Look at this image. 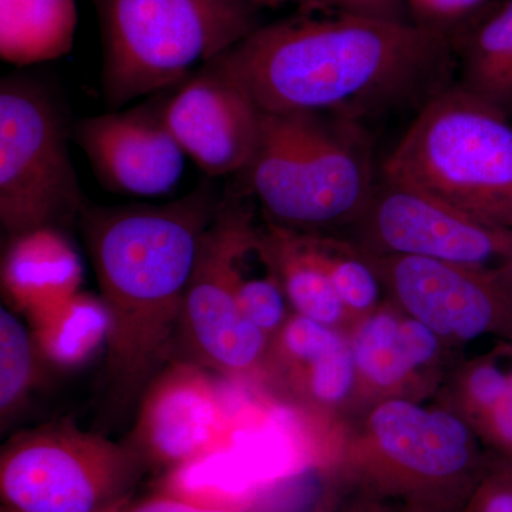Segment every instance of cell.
Wrapping results in <instances>:
<instances>
[{
  "mask_svg": "<svg viewBox=\"0 0 512 512\" xmlns=\"http://www.w3.org/2000/svg\"><path fill=\"white\" fill-rule=\"evenodd\" d=\"M163 109L138 106L77 124L74 138L107 190L160 197L180 183L185 153L165 124Z\"/></svg>",
  "mask_w": 512,
  "mask_h": 512,
  "instance_id": "13",
  "label": "cell"
},
{
  "mask_svg": "<svg viewBox=\"0 0 512 512\" xmlns=\"http://www.w3.org/2000/svg\"><path fill=\"white\" fill-rule=\"evenodd\" d=\"M103 94L119 109L180 82L262 25L249 0H96Z\"/></svg>",
  "mask_w": 512,
  "mask_h": 512,
  "instance_id": "5",
  "label": "cell"
},
{
  "mask_svg": "<svg viewBox=\"0 0 512 512\" xmlns=\"http://www.w3.org/2000/svg\"><path fill=\"white\" fill-rule=\"evenodd\" d=\"M340 507V497L336 488H328L322 497L316 501L311 510L306 512H338Z\"/></svg>",
  "mask_w": 512,
  "mask_h": 512,
  "instance_id": "32",
  "label": "cell"
},
{
  "mask_svg": "<svg viewBox=\"0 0 512 512\" xmlns=\"http://www.w3.org/2000/svg\"><path fill=\"white\" fill-rule=\"evenodd\" d=\"M247 254L239 262L238 303L245 316L272 340L293 312L274 268L264 259L265 271L261 275H248L244 268Z\"/></svg>",
  "mask_w": 512,
  "mask_h": 512,
  "instance_id": "25",
  "label": "cell"
},
{
  "mask_svg": "<svg viewBox=\"0 0 512 512\" xmlns=\"http://www.w3.org/2000/svg\"><path fill=\"white\" fill-rule=\"evenodd\" d=\"M357 222L372 254L412 255L512 284V229L380 180Z\"/></svg>",
  "mask_w": 512,
  "mask_h": 512,
  "instance_id": "9",
  "label": "cell"
},
{
  "mask_svg": "<svg viewBox=\"0 0 512 512\" xmlns=\"http://www.w3.org/2000/svg\"><path fill=\"white\" fill-rule=\"evenodd\" d=\"M214 62L265 113L355 121L448 86L456 40L410 20L329 12L261 25Z\"/></svg>",
  "mask_w": 512,
  "mask_h": 512,
  "instance_id": "1",
  "label": "cell"
},
{
  "mask_svg": "<svg viewBox=\"0 0 512 512\" xmlns=\"http://www.w3.org/2000/svg\"><path fill=\"white\" fill-rule=\"evenodd\" d=\"M478 434L456 410L409 397L373 403L340 451L339 470L356 493L402 512H464L490 473Z\"/></svg>",
  "mask_w": 512,
  "mask_h": 512,
  "instance_id": "3",
  "label": "cell"
},
{
  "mask_svg": "<svg viewBox=\"0 0 512 512\" xmlns=\"http://www.w3.org/2000/svg\"><path fill=\"white\" fill-rule=\"evenodd\" d=\"M355 357L359 396L373 403L409 397L443 359L448 343L393 302L383 303L348 333ZM410 399V397H409Z\"/></svg>",
  "mask_w": 512,
  "mask_h": 512,
  "instance_id": "15",
  "label": "cell"
},
{
  "mask_svg": "<svg viewBox=\"0 0 512 512\" xmlns=\"http://www.w3.org/2000/svg\"><path fill=\"white\" fill-rule=\"evenodd\" d=\"M335 13L370 16V18L409 20L403 0H315Z\"/></svg>",
  "mask_w": 512,
  "mask_h": 512,
  "instance_id": "29",
  "label": "cell"
},
{
  "mask_svg": "<svg viewBox=\"0 0 512 512\" xmlns=\"http://www.w3.org/2000/svg\"><path fill=\"white\" fill-rule=\"evenodd\" d=\"M116 512H237L220 510V508L205 507V505L191 503L175 495L161 493L146 498H131L121 505Z\"/></svg>",
  "mask_w": 512,
  "mask_h": 512,
  "instance_id": "30",
  "label": "cell"
},
{
  "mask_svg": "<svg viewBox=\"0 0 512 512\" xmlns=\"http://www.w3.org/2000/svg\"><path fill=\"white\" fill-rule=\"evenodd\" d=\"M74 0H0V56L15 66L50 62L73 49Z\"/></svg>",
  "mask_w": 512,
  "mask_h": 512,
  "instance_id": "20",
  "label": "cell"
},
{
  "mask_svg": "<svg viewBox=\"0 0 512 512\" xmlns=\"http://www.w3.org/2000/svg\"><path fill=\"white\" fill-rule=\"evenodd\" d=\"M464 512H512V464L491 468Z\"/></svg>",
  "mask_w": 512,
  "mask_h": 512,
  "instance_id": "27",
  "label": "cell"
},
{
  "mask_svg": "<svg viewBox=\"0 0 512 512\" xmlns=\"http://www.w3.org/2000/svg\"><path fill=\"white\" fill-rule=\"evenodd\" d=\"M0 512H13V511L8 510V508H6V507H0Z\"/></svg>",
  "mask_w": 512,
  "mask_h": 512,
  "instance_id": "34",
  "label": "cell"
},
{
  "mask_svg": "<svg viewBox=\"0 0 512 512\" xmlns=\"http://www.w3.org/2000/svg\"><path fill=\"white\" fill-rule=\"evenodd\" d=\"M476 433L505 458V463L512 464V373L503 399L477 427Z\"/></svg>",
  "mask_w": 512,
  "mask_h": 512,
  "instance_id": "28",
  "label": "cell"
},
{
  "mask_svg": "<svg viewBox=\"0 0 512 512\" xmlns=\"http://www.w3.org/2000/svg\"><path fill=\"white\" fill-rule=\"evenodd\" d=\"M256 231L244 202L221 205L202 237L178 326L174 359L205 367L229 383L266 379L271 340L237 299L239 262L254 247Z\"/></svg>",
  "mask_w": 512,
  "mask_h": 512,
  "instance_id": "8",
  "label": "cell"
},
{
  "mask_svg": "<svg viewBox=\"0 0 512 512\" xmlns=\"http://www.w3.org/2000/svg\"><path fill=\"white\" fill-rule=\"evenodd\" d=\"M382 178L512 229L511 120L448 84L421 104Z\"/></svg>",
  "mask_w": 512,
  "mask_h": 512,
  "instance_id": "4",
  "label": "cell"
},
{
  "mask_svg": "<svg viewBox=\"0 0 512 512\" xmlns=\"http://www.w3.org/2000/svg\"><path fill=\"white\" fill-rule=\"evenodd\" d=\"M163 116L185 156L210 177L247 170L261 137L264 111L217 63L202 66Z\"/></svg>",
  "mask_w": 512,
  "mask_h": 512,
  "instance_id": "12",
  "label": "cell"
},
{
  "mask_svg": "<svg viewBox=\"0 0 512 512\" xmlns=\"http://www.w3.org/2000/svg\"><path fill=\"white\" fill-rule=\"evenodd\" d=\"M224 380L174 359L148 383L126 440L148 470L167 474L232 446L242 410H232Z\"/></svg>",
  "mask_w": 512,
  "mask_h": 512,
  "instance_id": "10",
  "label": "cell"
},
{
  "mask_svg": "<svg viewBox=\"0 0 512 512\" xmlns=\"http://www.w3.org/2000/svg\"><path fill=\"white\" fill-rule=\"evenodd\" d=\"M146 461L126 441L74 421L10 436L0 451V498L13 512H116L134 497Z\"/></svg>",
  "mask_w": 512,
  "mask_h": 512,
  "instance_id": "6",
  "label": "cell"
},
{
  "mask_svg": "<svg viewBox=\"0 0 512 512\" xmlns=\"http://www.w3.org/2000/svg\"><path fill=\"white\" fill-rule=\"evenodd\" d=\"M454 40L460 86L512 120V0H494Z\"/></svg>",
  "mask_w": 512,
  "mask_h": 512,
  "instance_id": "19",
  "label": "cell"
},
{
  "mask_svg": "<svg viewBox=\"0 0 512 512\" xmlns=\"http://www.w3.org/2000/svg\"><path fill=\"white\" fill-rule=\"evenodd\" d=\"M221 205L210 184L164 205L84 208L80 224L109 319L107 417L137 407L174 359L185 291L202 237Z\"/></svg>",
  "mask_w": 512,
  "mask_h": 512,
  "instance_id": "2",
  "label": "cell"
},
{
  "mask_svg": "<svg viewBox=\"0 0 512 512\" xmlns=\"http://www.w3.org/2000/svg\"><path fill=\"white\" fill-rule=\"evenodd\" d=\"M82 281V259L62 229L39 228L8 238L3 292L28 316L76 295Z\"/></svg>",
  "mask_w": 512,
  "mask_h": 512,
  "instance_id": "17",
  "label": "cell"
},
{
  "mask_svg": "<svg viewBox=\"0 0 512 512\" xmlns=\"http://www.w3.org/2000/svg\"><path fill=\"white\" fill-rule=\"evenodd\" d=\"M507 357L508 345L504 343L497 352L468 363L457 377L456 412L474 430L493 412L510 386L512 362L511 365H504Z\"/></svg>",
  "mask_w": 512,
  "mask_h": 512,
  "instance_id": "24",
  "label": "cell"
},
{
  "mask_svg": "<svg viewBox=\"0 0 512 512\" xmlns=\"http://www.w3.org/2000/svg\"><path fill=\"white\" fill-rule=\"evenodd\" d=\"M256 247L278 275L293 313L342 332L352 330L311 234L268 222L258 228Z\"/></svg>",
  "mask_w": 512,
  "mask_h": 512,
  "instance_id": "18",
  "label": "cell"
},
{
  "mask_svg": "<svg viewBox=\"0 0 512 512\" xmlns=\"http://www.w3.org/2000/svg\"><path fill=\"white\" fill-rule=\"evenodd\" d=\"M367 254L390 302L444 342L512 345V284L420 256Z\"/></svg>",
  "mask_w": 512,
  "mask_h": 512,
  "instance_id": "11",
  "label": "cell"
},
{
  "mask_svg": "<svg viewBox=\"0 0 512 512\" xmlns=\"http://www.w3.org/2000/svg\"><path fill=\"white\" fill-rule=\"evenodd\" d=\"M265 380L296 409L322 421L359 397L348 333L296 313L271 340Z\"/></svg>",
  "mask_w": 512,
  "mask_h": 512,
  "instance_id": "14",
  "label": "cell"
},
{
  "mask_svg": "<svg viewBox=\"0 0 512 512\" xmlns=\"http://www.w3.org/2000/svg\"><path fill=\"white\" fill-rule=\"evenodd\" d=\"M59 104L36 80L0 84V224L6 237L60 228L87 207Z\"/></svg>",
  "mask_w": 512,
  "mask_h": 512,
  "instance_id": "7",
  "label": "cell"
},
{
  "mask_svg": "<svg viewBox=\"0 0 512 512\" xmlns=\"http://www.w3.org/2000/svg\"><path fill=\"white\" fill-rule=\"evenodd\" d=\"M33 336L47 365L76 369L106 348L109 319L99 295L77 292L30 315Z\"/></svg>",
  "mask_w": 512,
  "mask_h": 512,
  "instance_id": "21",
  "label": "cell"
},
{
  "mask_svg": "<svg viewBox=\"0 0 512 512\" xmlns=\"http://www.w3.org/2000/svg\"><path fill=\"white\" fill-rule=\"evenodd\" d=\"M244 174L268 222L308 232L306 113H265L261 137Z\"/></svg>",
  "mask_w": 512,
  "mask_h": 512,
  "instance_id": "16",
  "label": "cell"
},
{
  "mask_svg": "<svg viewBox=\"0 0 512 512\" xmlns=\"http://www.w3.org/2000/svg\"><path fill=\"white\" fill-rule=\"evenodd\" d=\"M494 0H403L410 22L456 37Z\"/></svg>",
  "mask_w": 512,
  "mask_h": 512,
  "instance_id": "26",
  "label": "cell"
},
{
  "mask_svg": "<svg viewBox=\"0 0 512 512\" xmlns=\"http://www.w3.org/2000/svg\"><path fill=\"white\" fill-rule=\"evenodd\" d=\"M256 8L278 9L288 3L289 0H249Z\"/></svg>",
  "mask_w": 512,
  "mask_h": 512,
  "instance_id": "33",
  "label": "cell"
},
{
  "mask_svg": "<svg viewBox=\"0 0 512 512\" xmlns=\"http://www.w3.org/2000/svg\"><path fill=\"white\" fill-rule=\"evenodd\" d=\"M338 512H393L387 505L376 498L362 493H355L349 501L340 504Z\"/></svg>",
  "mask_w": 512,
  "mask_h": 512,
  "instance_id": "31",
  "label": "cell"
},
{
  "mask_svg": "<svg viewBox=\"0 0 512 512\" xmlns=\"http://www.w3.org/2000/svg\"><path fill=\"white\" fill-rule=\"evenodd\" d=\"M46 365L32 330L12 309H0V424L2 431L25 409Z\"/></svg>",
  "mask_w": 512,
  "mask_h": 512,
  "instance_id": "22",
  "label": "cell"
},
{
  "mask_svg": "<svg viewBox=\"0 0 512 512\" xmlns=\"http://www.w3.org/2000/svg\"><path fill=\"white\" fill-rule=\"evenodd\" d=\"M512 346V345H511Z\"/></svg>",
  "mask_w": 512,
  "mask_h": 512,
  "instance_id": "35",
  "label": "cell"
},
{
  "mask_svg": "<svg viewBox=\"0 0 512 512\" xmlns=\"http://www.w3.org/2000/svg\"><path fill=\"white\" fill-rule=\"evenodd\" d=\"M333 288L349 313L352 325L383 305L384 286L369 254L350 242L311 234Z\"/></svg>",
  "mask_w": 512,
  "mask_h": 512,
  "instance_id": "23",
  "label": "cell"
}]
</instances>
